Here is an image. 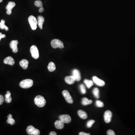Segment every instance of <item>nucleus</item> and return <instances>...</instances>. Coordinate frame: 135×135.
Instances as JSON below:
<instances>
[{
  "mask_svg": "<svg viewBox=\"0 0 135 135\" xmlns=\"http://www.w3.org/2000/svg\"><path fill=\"white\" fill-rule=\"evenodd\" d=\"M37 20L38 25L39 26L40 29H42L43 24L45 20L43 16L39 15L38 17Z\"/></svg>",
  "mask_w": 135,
  "mask_h": 135,
  "instance_id": "15",
  "label": "nucleus"
},
{
  "mask_svg": "<svg viewBox=\"0 0 135 135\" xmlns=\"http://www.w3.org/2000/svg\"><path fill=\"white\" fill-rule=\"evenodd\" d=\"M0 29H5L6 31H8L9 28L8 27L5 25V21L4 20H2L1 22L0 23Z\"/></svg>",
  "mask_w": 135,
  "mask_h": 135,
  "instance_id": "23",
  "label": "nucleus"
},
{
  "mask_svg": "<svg viewBox=\"0 0 135 135\" xmlns=\"http://www.w3.org/2000/svg\"><path fill=\"white\" fill-rule=\"evenodd\" d=\"M51 44L52 47L54 48H59L62 49L64 47L63 43L58 39H54L52 40Z\"/></svg>",
  "mask_w": 135,
  "mask_h": 135,
  "instance_id": "3",
  "label": "nucleus"
},
{
  "mask_svg": "<svg viewBox=\"0 0 135 135\" xmlns=\"http://www.w3.org/2000/svg\"><path fill=\"white\" fill-rule=\"evenodd\" d=\"M96 105L98 107H103L104 106V104L103 102L100 100H97L96 102Z\"/></svg>",
  "mask_w": 135,
  "mask_h": 135,
  "instance_id": "28",
  "label": "nucleus"
},
{
  "mask_svg": "<svg viewBox=\"0 0 135 135\" xmlns=\"http://www.w3.org/2000/svg\"><path fill=\"white\" fill-rule=\"evenodd\" d=\"M93 82L98 86H103L105 85V82L104 81L99 79L96 77H93Z\"/></svg>",
  "mask_w": 135,
  "mask_h": 135,
  "instance_id": "12",
  "label": "nucleus"
},
{
  "mask_svg": "<svg viewBox=\"0 0 135 135\" xmlns=\"http://www.w3.org/2000/svg\"><path fill=\"white\" fill-rule=\"evenodd\" d=\"M6 37V35L5 34H3L0 32V41H1V39L2 38H5Z\"/></svg>",
  "mask_w": 135,
  "mask_h": 135,
  "instance_id": "34",
  "label": "nucleus"
},
{
  "mask_svg": "<svg viewBox=\"0 0 135 135\" xmlns=\"http://www.w3.org/2000/svg\"><path fill=\"white\" fill-rule=\"evenodd\" d=\"M100 91L99 89L97 88H95L93 91V93L95 97L96 98H100Z\"/></svg>",
  "mask_w": 135,
  "mask_h": 135,
  "instance_id": "24",
  "label": "nucleus"
},
{
  "mask_svg": "<svg viewBox=\"0 0 135 135\" xmlns=\"http://www.w3.org/2000/svg\"><path fill=\"white\" fill-rule=\"evenodd\" d=\"M6 13L7 14H8L9 15H11L12 13V11H9V10H7V11H6Z\"/></svg>",
  "mask_w": 135,
  "mask_h": 135,
  "instance_id": "38",
  "label": "nucleus"
},
{
  "mask_svg": "<svg viewBox=\"0 0 135 135\" xmlns=\"http://www.w3.org/2000/svg\"><path fill=\"white\" fill-rule=\"evenodd\" d=\"M72 74L76 79V81L79 82L81 80V76L80 72L77 69H75L73 70L72 72Z\"/></svg>",
  "mask_w": 135,
  "mask_h": 135,
  "instance_id": "11",
  "label": "nucleus"
},
{
  "mask_svg": "<svg viewBox=\"0 0 135 135\" xmlns=\"http://www.w3.org/2000/svg\"><path fill=\"white\" fill-rule=\"evenodd\" d=\"M44 11V8L43 7H41L39 10V13H42Z\"/></svg>",
  "mask_w": 135,
  "mask_h": 135,
  "instance_id": "35",
  "label": "nucleus"
},
{
  "mask_svg": "<svg viewBox=\"0 0 135 135\" xmlns=\"http://www.w3.org/2000/svg\"><path fill=\"white\" fill-rule=\"evenodd\" d=\"M59 119L65 124H69L71 121V117L70 116L68 115H63L60 116Z\"/></svg>",
  "mask_w": 135,
  "mask_h": 135,
  "instance_id": "8",
  "label": "nucleus"
},
{
  "mask_svg": "<svg viewBox=\"0 0 135 135\" xmlns=\"http://www.w3.org/2000/svg\"><path fill=\"white\" fill-rule=\"evenodd\" d=\"M64 123L61 120L56 121L55 122L54 125L56 129L58 130H62L64 126Z\"/></svg>",
  "mask_w": 135,
  "mask_h": 135,
  "instance_id": "16",
  "label": "nucleus"
},
{
  "mask_svg": "<svg viewBox=\"0 0 135 135\" xmlns=\"http://www.w3.org/2000/svg\"><path fill=\"white\" fill-rule=\"evenodd\" d=\"M19 43L18 40H13L10 42V48L13 50V52L14 53H17L18 52V49L17 45Z\"/></svg>",
  "mask_w": 135,
  "mask_h": 135,
  "instance_id": "9",
  "label": "nucleus"
},
{
  "mask_svg": "<svg viewBox=\"0 0 135 135\" xmlns=\"http://www.w3.org/2000/svg\"><path fill=\"white\" fill-rule=\"evenodd\" d=\"M65 81L67 83L69 84H72L74 83L76 79L73 76L66 77L65 78Z\"/></svg>",
  "mask_w": 135,
  "mask_h": 135,
  "instance_id": "14",
  "label": "nucleus"
},
{
  "mask_svg": "<svg viewBox=\"0 0 135 135\" xmlns=\"http://www.w3.org/2000/svg\"><path fill=\"white\" fill-rule=\"evenodd\" d=\"M92 103V100H89L87 98H83L82 100V104L83 106H87L91 104Z\"/></svg>",
  "mask_w": 135,
  "mask_h": 135,
  "instance_id": "21",
  "label": "nucleus"
},
{
  "mask_svg": "<svg viewBox=\"0 0 135 135\" xmlns=\"http://www.w3.org/2000/svg\"><path fill=\"white\" fill-rule=\"evenodd\" d=\"M4 63L5 64L10 65H13L15 64V61L12 57L11 56H8L6 57L4 60Z\"/></svg>",
  "mask_w": 135,
  "mask_h": 135,
  "instance_id": "13",
  "label": "nucleus"
},
{
  "mask_svg": "<svg viewBox=\"0 0 135 135\" xmlns=\"http://www.w3.org/2000/svg\"><path fill=\"white\" fill-rule=\"evenodd\" d=\"M33 81L31 79H25L20 82V86L23 89L30 88L33 85Z\"/></svg>",
  "mask_w": 135,
  "mask_h": 135,
  "instance_id": "2",
  "label": "nucleus"
},
{
  "mask_svg": "<svg viewBox=\"0 0 135 135\" xmlns=\"http://www.w3.org/2000/svg\"><path fill=\"white\" fill-rule=\"evenodd\" d=\"M29 62L26 59H23L20 62V65L21 67L24 69H27L28 66Z\"/></svg>",
  "mask_w": 135,
  "mask_h": 135,
  "instance_id": "17",
  "label": "nucleus"
},
{
  "mask_svg": "<svg viewBox=\"0 0 135 135\" xmlns=\"http://www.w3.org/2000/svg\"><path fill=\"white\" fill-rule=\"evenodd\" d=\"M95 121L93 120H90L88 121L87 124V126L88 128H90L92 126L93 124L94 123Z\"/></svg>",
  "mask_w": 135,
  "mask_h": 135,
  "instance_id": "29",
  "label": "nucleus"
},
{
  "mask_svg": "<svg viewBox=\"0 0 135 135\" xmlns=\"http://www.w3.org/2000/svg\"><path fill=\"white\" fill-rule=\"evenodd\" d=\"M47 68H48V71L51 72L54 71L56 68L55 64L53 62H52L49 63Z\"/></svg>",
  "mask_w": 135,
  "mask_h": 135,
  "instance_id": "20",
  "label": "nucleus"
},
{
  "mask_svg": "<svg viewBox=\"0 0 135 135\" xmlns=\"http://www.w3.org/2000/svg\"><path fill=\"white\" fill-rule=\"evenodd\" d=\"M62 95L64 96L65 100L69 104H72L73 103V99L70 95L69 92L67 90H64L62 92Z\"/></svg>",
  "mask_w": 135,
  "mask_h": 135,
  "instance_id": "7",
  "label": "nucleus"
},
{
  "mask_svg": "<svg viewBox=\"0 0 135 135\" xmlns=\"http://www.w3.org/2000/svg\"><path fill=\"white\" fill-rule=\"evenodd\" d=\"M35 5L37 7L41 8L43 7V3L40 0H36L35 2Z\"/></svg>",
  "mask_w": 135,
  "mask_h": 135,
  "instance_id": "27",
  "label": "nucleus"
},
{
  "mask_svg": "<svg viewBox=\"0 0 135 135\" xmlns=\"http://www.w3.org/2000/svg\"><path fill=\"white\" fill-rule=\"evenodd\" d=\"M30 53L34 59H37L39 57V53L37 47L35 45L31 46L30 49Z\"/></svg>",
  "mask_w": 135,
  "mask_h": 135,
  "instance_id": "6",
  "label": "nucleus"
},
{
  "mask_svg": "<svg viewBox=\"0 0 135 135\" xmlns=\"http://www.w3.org/2000/svg\"><path fill=\"white\" fill-rule=\"evenodd\" d=\"M112 114L110 110H107L104 113V119L105 122L109 123L111 121Z\"/></svg>",
  "mask_w": 135,
  "mask_h": 135,
  "instance_id": "10",
  "label": "nucleus"
},
{
  "mask_svg": "<svg viewBox=\"0 0 135 135\" xmlns=\"http://www.w3.org/2000/svg\"><path fill=\"white\" fill-rule=\"evenodd\" d=\"M84 82L87 86V88H89V89H90L92 86L93 85V82L91 80H88L86 79L84 80Z\"/></svg>",
  "mask_w": 135,
  "mask_h": 135,
  "instance_id": "25",
  "label": "nucleus"
},
{
  "mask_svg": "<svg viewBox=\"0 0 135 135\" xmlns=\"http://www.w3.org/2000/svg\"><path fill=\"white\" fill-rule=\"evenodd\" d=\"M79 135H90V134L86 133L84 132H80L79 133Z\"/></svg>",
  "mask_w": 135,
  "mask_h": 135,
  "instance_id": "36",
  "label": "nucleus"
},
{
  "mask_svg": "<svg viewBox=\"0 0 135 135\" xmlns=\"http://www.w3.org/2000/svg\"><path fill=\"white\" fill-rule=\"evenodd\" d=\"M15 3L14 2H10L8 3V4L7 5V6L6 7V10H7L9 11H11L12 9L14 7H15Z\"/></svg>",
  "mask_w": 135,
  "mask_h": 135,
  "instance_id": "22",
  "label": "nucleus"
},
{
  "mask_svg": "<svg viewBox=\"0 0 135 135\" xmlns=\"http://www.w3.org/2000/svg\"><path fill=\"white\" fill-rule=\"evenodd\" d=\"M34 102L38 107H43L45 105L46 101L43 96L41 95H38L35 98Z\"/></svg>",
  "mask_w": 135,
  "mask_h": 135,
  "instance_id": "1",
  "label": "nucleus"
},
{
  "mask_svg": "<svg viewBox=\"0 0 135 135\" xmlns=\"http://www.w3.org/2000/svg\"><path fill=\"white\" fill-rule=\"evenodd\" d=\"M26 132L28 134L30 135H39L40 133L39 130L35 128L32 125L27 127Z\"/></svg>",
  "mask_w": 135,
  "mask_h": 135,
  "instance_id": "5",
  "label": "nucleus"
},
{
  "mask_svg": "<svg viewBox=\"0 0 135 135\" xmlns=\"http://www.w3.org/2000/svg\"><path fill=\"white\" fill-rule=\"evenodd\" d=\"M57 134V133H56V132L54 131L51 132H50V134H49V135H56Z\"/></svg>",
  "mask_w": 135,
  "mask_h": 135,
  "instance_id": "37",
  "label": "nucleus"
},
{
  "mask_svg": "<svg viewBox=\"0 0 135 135\" xmlns=\"http://www.w3.org/2000/svg\"><path fill=\"white\" fill-rule=\"evenodd\" d=\"M11 97V93L10 91H8L6 94L5 95V98H8Z\"/></svg>",
  "mask_w": 135,
  "mask_h": 135,
  "instance_id": "33",
  "label": "nucleus"
},
{
  "mask_svg": "<svg viewBox=\"0 0 135 135\" xmlns=\"http://www.w3.org/2000/svg\"><path fill=\"white\" fill-rule=\"evenodd\" d=\"M3 0H0V3H1L3 1Z\"/></svg>",
  "mask_w": 135,
  "mask_h": 135,
  "instance_id": "39",
  "label": "nucleus"
},
{
  "mask_svg": "<svg viewBox=\"0 0 135 135\" xmlns=\"http://www.w3.org/2000/svg\"><path fill=\"white\" fill-rule=\"evenodd\" d=\"M4 98L2 95H0V105L3 104L4 101Z\"/></svg>",
  "mask_w": 135,
  "mask_h": 135,
  "instance_id": "31",
  "label": "nucleus"
},
{
  "mask_svg": "<svg viewBox=\"0 0 135 135\" xmlns=\"http://www.w3.org/2000/svg\"><path fill=\"white\" fill-rule=\"evenodd\" d=\"M8 119L7 120V123L8 124H10L11 125H13L14 124H15V121L14 119H13L12 115L11 114H9L8 116Z\"/></svg>",
  "mask_w": 135,
  "mask_h": 135,
  "instance_id": "19",
  "label": "nucleus"
},
{
  "mask_svg": "<svg viewBox=\"0 0 135 135\" xmlns=\"http://www.w3.org/2000/svg\"><path fill=\"white\" fill-rule=\"evenodd\" d=\"M78 114L82 119H85L87 118V115L85 111L83 110H79L78 111Z\"/></svg>",
  "mask_w": 135,
  "mask_h": 135,
  "instance_id": "18",
  "label": "nucleus"
},
{
  "mask_svg": "<svg viewBox=\"0 0 135 135\" xmlns=\"http://www.w3.org/2000/svg\"><path fill=\"white\" fill-rule=\"evenodd\" d=\"M107 135H115V132L114 131L111 130H108L107 131Z\"/></svg>",
  "mask_w": 135,
  "mask_h": 135,
  "instance_id": "30",
  "label": "nucleus"
},
{
  "mask_svg": "<svg viewBox=\"0 0 135 135\" xmlns=\"http://www.w3.org/2000/svg\"><path fill=\"white\" fill-rule=\"evenodd\" d=\"M12 100V99L11 97L5 98V101L7 103H11V102Z\"/></svg>",
  "mask_w": 135,
  "mask_h": 135,
  "instance_id": "32",
  "label": "nucleus"
},
{
  "mask_svg": "<svg viewBox=\"0 0 135 135\" xmlns=\"http://www.w3.org/2000/svg\"><path fill=\"white\" fill-rule=\"evenodd\" d=\"M81 92L83 94H85L86 93V90L85 87L83 84H82L80 86Z\"/></svg>",
  "mask_w": 135,
  "mask_h": 135,
  "instance_id": "26",
  "label": "nucleus"
},
{
  "mask_svg": "<svg viewBox=\"0 0 135 135\" xmlns=\"http://www.w3.org/2000/svg\"><path fill=\"white\" fill-rule=\"evenodd\" d=\"M28 21L31 29L33 30H35L37 29L38 24L37 20L35 17L33 15H30L29 17Z\"/></svg>",
  "mask_w": 135,
  "mask_h": 135,
  "instance_id": "4",
  "label": "nucleus"
}]
</instances>
